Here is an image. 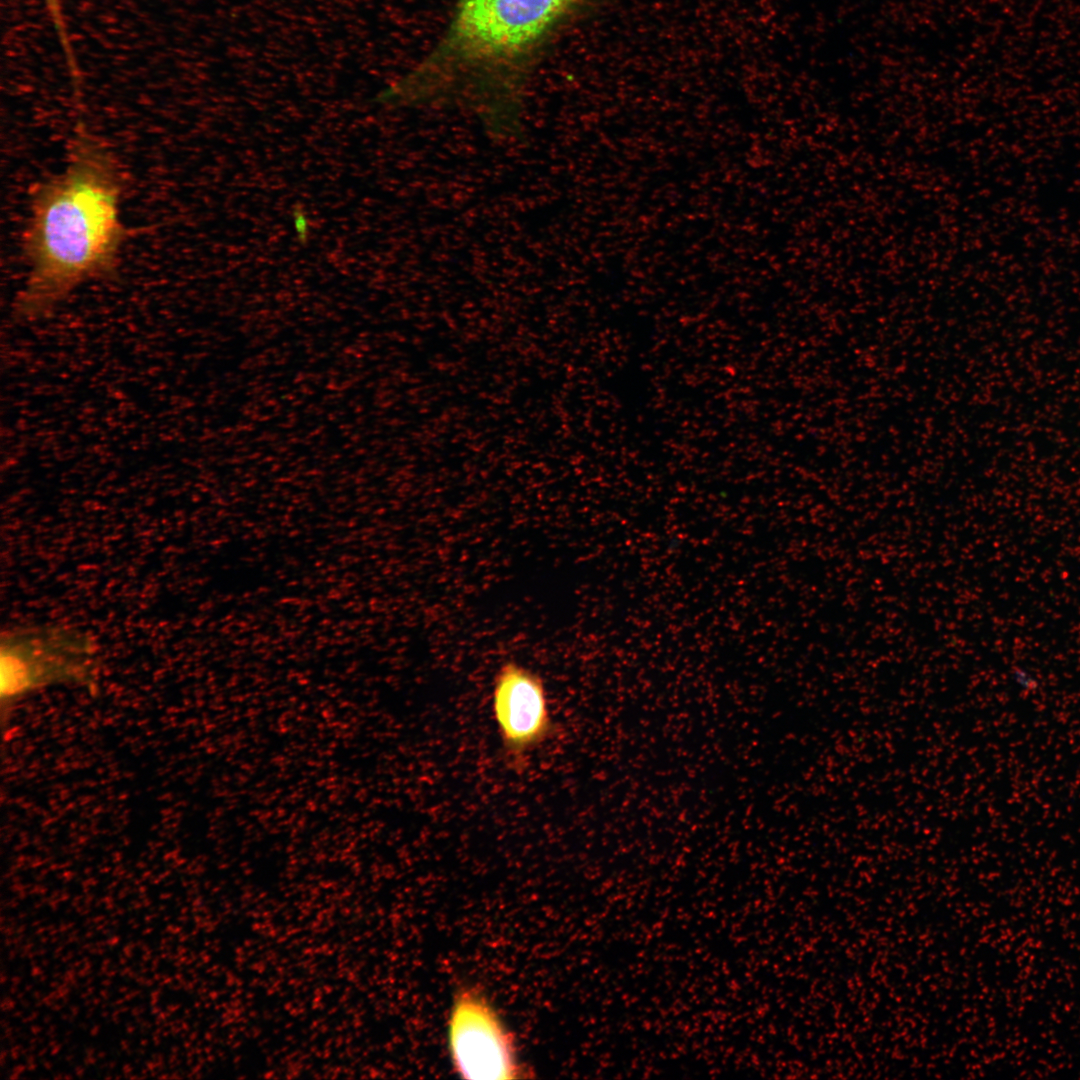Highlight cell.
Here are the masks:
<instances>
[{
    "label": "cell",
    "mask_w": 1080,
    "mask_h": 1080,
    "mask_svg": "<svg viewBox=\"0 0 1080 1080\" xmlns=\"http://www.w3.org/2000/svg\"><path fill=\"white\" fill-rule=\"evenodd\" d=\"M601 0H455L432 47L379 93L397 107L461 106L489 126L517 121L554 41Z\"/></svg>",
    "instance_id": "6da1fadb"
},
{
    "label": "cell",
    "mask_w": 1080,
    "mask_h": 1080,
    "mask_svg": "<svg viewBox=\"0 0 1080 1080\" xmlns=\"http://www.w3.org/2000/svg\"><path fill=\"white\" fill-rule=\"evenodd\" d=\"M124 188L114 153L80 118L65 168L31 192L22 234L27 276L13 310L18 320L48 317L83 284L117 272L127 237Z\"/></svg>",
    "instance_id": "7a4b0ae2"
},
{
    "label": "cell",
    "mask_w": 1080,
    "mask_h": 1080,
    "mask_svg": "<svg viewBox=\"0 0 1080 1080\" xmlns=\"http://www.w3.org/2000/svg\"><path fill=\"white\" fill-rule=\"evenodd\" d=\"M99 648L81 628L57 623L15 626L0 636V712L5 723L16 704L39 690L92 683Z\"/></svg>",
    "instance_id": "3957f363"
},
{
    "label": "cell",
    "mask_w": 1080,
    "mask_h": 1080,
    "mask_svg": "<svg viewBox=\"0 0 1080 1080\" xmlns=\"http://www.w3.org/2000/svg\"><path fill=\"white\" fill-rule=\"evenodd\" d=\"M446 1034L450 1063L461 1078L527 1077L512 1032L478 987L463 985L455 991Z\"/></svg>",
    "instance_id": "277c9868"
},
{
    "label": "cell",
    "mask_w": 1080,
    "mask_h": 1080,
    "mask_svg": "<svg viewBox=\"0 0 1080 1080\" xmlns=\"http://www.w3.org/2000/svg\"><path fill=\"white\" fill-rule=\"evenodd\" d=\"M491 708L502 750L516 765L554 736L545 681L523 664L507 661L498 668Z\"/></svg>",
    "instance_id": "5b68a950"
},
{
    "label": "cell",
    "mask_w": 1080,
    "mask_h": 1080,
    "mask_svg": "<svg viewBox=\"0 0 1080 1080\" xmlns=\"http://www.w3.org/2000/svg\"><path fill=\"white\" fill-rule=\"evenodd\" d=\"M46 11L47 17L54 29L57 40L61 47L63 57L66 63V67L69 71L73 90L79 91L81 87V76L78 68L72 40L69 34V29L64 13L62 0H41Z\"/></svg>",
    "instance_id": "8992f818"
},
{
    "label": "cell",
    "mask_w": 1080,
    "mask_h": 1080,
    "mask_svg": "<svg viewBox=\"0 0 1080 1080\" xmlns=\"http://www.w3.org/2000/svg\"><path fill=\"white\" fill-rule=\"evenodd\" d=\"M1014 679L1018 685L1025 689H1032L1036 685L1035 679L1023 669H1016Z\"/></svg>",
    "instance_id": "52a82bcc"
}]
</instances>
